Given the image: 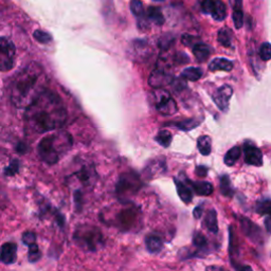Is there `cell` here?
I'll use <instances>...</instances> for the list:
<instances>
[{
    "mask_svg": "<svg viewBox=\"0 0 271 271\" xmlns=\"http://www.w3.org/2000/svg\"><path fill=\"white\" fill-rule=\"evenodd\" d=\"M232 94H233L232 88L228 85H224L222 87H219L213 95L212 97L213 101L220 110L227 112L229 108V101L231 97H232Z\"/></svg>",
    "mask_w": 271,
    "mask_h": 271,
    "instance_id": "cell-7",
    "label": "cell"
},
{
    "mask_svg": "<svg viewBox=\"0 0 271 271\" xmlns=\"http://www.w3.org/2000/svg\"><path fill=\"white\" fill-rule=\"evenodd\" d=\"M16 49L14 44L6 37H0V71H9L14 67Z\"/></svg>",
    "mask_w": 271,
    "mask_h": 271,
    "instance_id": "cell-5",
    "label": "cell"
},
{
    "mask_svg": "<svg viewBox=\"0 0 271 271\" xmlns=\"http://www.w3.org/2000/svg\"><path fill=\"white\" fill-rule=\"evenodd\" d=\"M0 260H2V258H0Z\"/></svg>",
    "mask_w": 271,
    "mask_h": 271,
    "instance_id": "cell-42",
    "label": "cell"
},
{
    "mask_svg": "<svg viewBox=\"0 0 271 271\" xmlns=\"http://www.w3.org/2000/svg\"><path fill=\"white\" fill-rule=\"evenodd\" d=\"M23 242L28 247L33 245V244H36V235H35V233L30 232V231H28V232L24 233V235H23Z\"/></svg>",
    "mask_w": 271,
    "mask_h": 271,
    "instance_id": "cell-34",
    "label": "cell"
},
{
    "mask_svg": "<svg viewBox=\"0 0 271 271\" xmlns=\"http://www.w3.org/2000/svg\"><path fill=\"white\" fill-rule=\"evenodd\" d=\"M18 170V162H16V160H15V162H13L11 165H10L7 170H6V174L7 175H14L16 172Z\"/></svg>",
    "mask_w": 271,
    "mask_h": 271,
    "instance_id": "cell-35",
    "label": "cell"
},
{
    "mask_svg": "<svg viewBox=\"0 0 271 271\" xmlns=\"http://www.w3.org/2000/svg\"><path fill=\"white\" fill-rule=\"evenodd\" d=\"M265 227H266V229H267V231H268V233H270L271 234V217H266V219H265Z\"/></svg>",
    "mask_w": 271,
    "mask_h": 271,
    "instance_id": "cell-40",
    "label": "cell"
},
{
    "mask_svg": "<svg viewBox=\"0 0 271 271\" xmlns=\"http://www.w3.org/2000/svg\"><path fill=\"white\" fill-rule=\"evenodd\" d=\"M33 37L38 43H42V44H48L52 39V36L48 32L43 31V30H36V31L33 33Z\"/></svg>",
    "mask_w": 271,
    "mask_h": 271,
    "instance_id": "cell-30",
    "label": "cell"
},
{
    "mask_svg": "<svg viewBox=\"0 0 271 271\" xmlns=\"http://www.w3.org/2000/svg\"><path fill=\"white\" fill-rule=\"evenodd\" d=\"M66 120L67 112L62 99L49 89L26 109L25 114L27 127L36 134L61 128Z\"/></svg>",
    "mask_w": 271,
    "mask_h": 271,
    "instance_id": "cell-1",
    "label": "cell"
},
{
    "mask_svg": "<svg viewBox=\"0 0 271 271\" xmlns=\"http://www.w3.org/2000/svg\"><path fill=\"white\" fill-rule=\"evenodd\" d=\"M29 260L31 263L37 262V260L41 259L42 257V252L41 250H39L37 244H33L31 246H29Z\"/></svg>",
    "mask_w": 271,
    "mask_h": 271,
    "instance_id": "cell-28",
    "label": "cell"
},
{
    "mask_svg": "<svg viewBox=\"0 0 271 271\" xmlns=\"http://www.w3.org/2000/svg\"><path fill=\"white\" fill-rule=\"evenodd\" d=\"M146 18L147 21L153 22L158 26H161L164 24L163 14L161 12V10L158 7H149L146 12Z\"/></svg>",
    "mask_w": 271,
    "mask_h": 271,
    "instance_id": "cell-15",
    "label": "cell"
},
{
    "mask_svg": "<svg viewBox=\"0 0 271 271\" xmlns=\"http://www.w3.org/2000/svg\"><path fill=\"white\" fill-rule=\"evenodd\" d=\"M195 192L200 196H209L213 193V186L208 182L191 183Z\"/></svg>",
    "mask_w": 271,
    "mask_h": 271,
    "instance_id": "cell-16",
    "label": "cell"
},
{
    "mask_svg": "<svg viewBox=\"0 0 271 271\" xmlns=\"http://www.w3.org/2000/svg\"><path fill=\"white\" fill-rule=\"evenodd\" d=\"M47 75L44 69L31 64L19 72L11 86V101L18 108L27 109L41 97L47 88Z\"/></svg>",
    "mask_w": 271,
    "mask_h": 271,
    "instance_id": "cell-2",
    "label": "cell"
},
{
    "mask_svg": "<svg viewBox=\"0 0 271 271\" xmlns=\"http://www.w3.org/2000/svg\"><path fill=\"white\" fill-rule=\"evenodd\" d=\"M203 210H204V208H203V206H198V207H196L195 209H194V212H193V215H194V217L195 218H200V217H202V215H203Z\"/></svg>",
    "mask_w": 271,
    "mask_h": 271,
    "instance_id": "cell-38",
    "label": "cell"
},
{
    "mask_svg": "<svg viewBox=\"0 0 271 271\" xmlns=\"http://www.w3.org/2000/svg\"><path fill=\"white\" fill-rule=\"evenodd\" d=\"M240 154L242 153H240V148L238 146H234L231 149H229L228 153L226 154V156L224 158L225 164L228 166H232L233 164H235L240 157Z\"/></svg>",
    "mask_w": 271,
    "mask_h": 271,
    "instance_id": "cell-22",
    "label": "cell"
},
{
    "mask_svg": "<svg viewBox=\"0 0 271 271\" xmlns=\"http://www.w3.org/2000/svg\"><path fill=\"white\" fill-rule=\"evenodd\" d=\"M75 244L86 251H97L103 244V235L98 228L83 225L76 228L73 234Z\"/></svg>",
    "mask_w": 271,
    "mask_h": 271,
    "instance_id": "cell-4",
    "label": "cell"
},
{
    "mask_svg": "<svg viewBox=\"0 0 271 271\" xmlns=\"http://www.w3.org/2000/svg\"><path fill=\"white\" fill-rule=\"evenodd\" d=\"M193 244L194 246H196L197 248L199 249H203V248H206L207 245H208V240L206 238V236L200 233V232H196L193 236Z\"/></svg>",
    "mask_w": 271,
    "mask_h": 271,
    "instance_id": "cell-33",
    "label": "cell"
},
{
    "mask_svg": "<svg viewBox=\"0 0 271 271\" xmlns=\"http://www.w3.org/2000/svg\"><path fill=\"white\" fill-rule=\"evenodd\" d=\"M157 98V104L156 108L160 114L164 116H173L177 113V104L166 92L160 90V92L156 95Z\"/></svg>",
    "mask_w": 271,
    "mask_h": 271,
    "instance_id": "cell-6",
    "label": "cell"
},
{
    "mask_svg": "<svg viewBox=\"0 0 271 271\" xmlns=\"http://www.w3.org/2000/svg\"><path fill=\"white\" fill-rule=\"evenodd\" d=\"M130 10H132V12L135 16H137V18H141L144 16V12H143V5L141 2H132L130 4Z\"/></svg>",
    "mask_w": 271,
    "mask_h": 271,
    "instance_id": "cell-32",
    "label": "cell"
},
{
    "mask_svg": "<svg viewBox=\"0 0 271 271\" xmlns=\"http://www.w3.org/2000/svg\"><path fill=\"white\" fill-rule=\"evenodd\" d=\"M245 161L249 165L260 166L263 164V154L260 149L253 145H245Z\"/></svg>",
    "mask_w": 271,
    "mask_h": 271,
    "instance_id": "cell-8",
    "label": "cell"
},
{
    "mask_svg": "<svg viewBox=\"0 0 271 271\" xmlns=\"http://www.w3.org/2000/svg\"><path fill=\"white\" fill-rule=\"evenodd\" d=\"M146 247L150 253H157L163 247L162 239L157 235H149L146 237Z\"/></svg>",
    "mask_w": 271,
    "mask_h": 271,
    "instance_id": "cell-17",
    "label": "cell"
},
{
    "mask_svg": "<svg viewBox=\"0 0 271 271\" xmlns=\"http://www.w3.org/2000/svg\"><path fill=\"white\" fill-rule=\"evenodd\" d=\"M210 14L212 15V17L217 22H222L226 18L227 15V8L226 5L219 0H216V2H213L212 8H211Z\"/></svg>",
    "mask_w": 271,
    "mask_h": 271,
    "instance_id": "cell-14",
    "label": "cell"
},
{
    "mask_svg": "<svg viewBox=\"0 0 271 271\" xmlns=\"http://www.w3.org/2000/svg\"><path fill=\"white\" fill-rule=\"evenodd\" d=\"M255 211L260 215H267L268 217H271V200L270 199L260 200V202L256 204Z\"/></svg>",
    "mask_w": 271,
    "mask_h": 271,
    "instance_id": "cell-26",
    "label": "cell"
},
{
    "mask_svg": "<svg viewBox=\"0 0 271 271\" xmlns=\"http://www.w3.org/2000/svg\"><path fill=\"white\" fill-rule=\"evenodd\" d=\"M239 271H253V269L251 268L250 266H244L239 269Z\"/></svg>",
    "mask_w": 271,
    "mask_h": 271,
    "instance_id": "cell-41",
    "label": "cell"
},
{
    "mask_svg": "<svg viewBox=\"0 0 271 271\" xmlns=\"http://www.w3.org/2000/svg\"><path fill=\"white\" fill-rule=\"evenodd\" d=\"M203 76V70L198 67H189L186 68L182 72V77L188 79V81H198Z\"/></svg>",
    "mask_w": 271,
    "mask_h": 271,
    "instance_id": "cell-20",
    "label": "cell"
},
{
    "mask_svg": "<svg viewBox=\"0 0 271 271\" xmlns=\"http://www.w3.org/2000/svg\"><path fill=\"white\" fill-rule=\"evenodd\" d=\"M209 69L211 71H231L233 69V63L227 58L218 57L214 58L209 65Z\"/></svg>",
    "mask_w": 271,
    "mask_h": 271,
    "instance_id": "cell-12",
    "label": "cell"
},
{
    "mask_svg": "<svg viewBox=\"0 0 271 271\" xmlns=\"http://www.w3.org/2000/svg\"><path fill=\"white\" fill-rule=\"evenodd\" d=\"M205 226L207 229L212 233L218 232V224H217V213L215 210H211L208 212L206 219H205Z\"/></svg>",
    "mask_w": 271,
    "mask_h": 271,
    "instance_id": "cell-19",
    "label": "cell"
},
{
    "mask_svg": "<svg viewBox=\"0 0 271 271\" xmlns=\"http://www.w3.org/2000/svg\"><path fill=\"white\" fill-rule=\"evenodd\" d=\"M172 81L170 75L166 74L163 70H155L148 78V84L154 88H160Z\"/></svg>",
    "mask_w": 271,
    "mask_h": 271,
    "instance_id": "cell-11",
    "label": "cell"
},
{
    "mask_svg": "<svg viewBox=\"0 0 271 271\" xmlns=\"http://www.w3.org/2000/svg\"><path fill=\"white\" fill-rule=\"evenodd\" d=\"M240 226L244 231V233L250 238L254 240V242H260L262 240V232H260L259 227H257L255 224H253L251 220L247 218H242L240 219Z\"/></svg>",
    "mask_w": 271,
    "mask_h": 271,
    "instance_id": "cell-9",
    "label": "cell"
},
{
    "mask_svg": "<svg viewBox=\"0 0 271 271\" xmlns=\"http://www.w3.org/2000/svg\"><path fill=\"white\" fill-rule=\"evenodd\" d=\"M172 140H173L172 134H170L168 130H165V129L160 130L156 137V141L162 147H168L169 144L172 143Z\"/></svg>",
    "mask_w": 271,
    "mask_h": 271,
    "instance_id": "cell-24",
    "label": "cell"
},
{
    "mask_svg": "<svg viewBox=\"0 0 271 271\" xmlns=\"http://www.w3.org/2000/svg\"><path fill=\"white\" fill-rule=\"evenodd\" d=\"M193 54L196 57V59L200 63L206 62V59H208V57L211 54L210 48L205 45V44H196L193 47Z\"/></svg>",
    "mask_w": 271,
    "mask_h": 271,
    "instance_id": "cell-18",
    "label": "cell"
},
{
    "mask_svg": "<svg viewBox=\"0 0 271 271\" xmlns=\"http://www.w3.org/2000/svg\"><path fill=\"white\" fill-rule=\"evenodd\" d=\"M217 41L218 43L224 46V47H230L231 46V42H232V36H231V32L230 30L227 28L220 29L218 31V35H217Z\"/></svg>",
    "mask_w": 271,
    "mask_h": 271,
    "instance_id": "cell-25",
    "label": "cell"
},
{
    "mask_svg": "<svg viewBox=\"0 0 271 271\" xmlns=\"http://www.w3.org/2000/svg\"><path fill=\"white\" fill-rule=\"evenodd\" d=\"M206 271H227L225 268L220 266H209Z\"/></svg>",
    "mask_w": 271,
    "mask_h": 271,
    "instance_id": "cell-39",
    "label": "cell"
},
{
    "mask_svg": "<svg viewBox=\"0 0 271 271\" xmlns=\"http://www.w3.org/2000/svg\"><path fill=\"white\" fill-rule=\"evenodd\" d=\"M174 183L176 185V190L177 193L180 197V199L183 200L185 204H190L193 199V194L192 191L190 190L189 187H187L183 182H180L178 179H174Z\"/></svg>",
    "mask_w": 271,
    "mask_h": 271,
    "instance_id": "cell-13",
    "label": "cell"
},
{
    "mask_svg": "<svg viewBox=\"0 0 271 271\" xmlns=\"http://www.w3.org/2000/svg\"><path fill=\"white\" fill-rule=\"evenodd\" d=\"M259 57L263 61H270L271 59V44L264 43L259 47Z\"/></svg>",
    "mask_w": 271,
    "mask_h": 271,
    "instance_id": "cell-31",
    "label": "cell"
},
{
    "mask_svg": "<svg viewBox=\"0 0 271 271\" xmlns=\"http://www.w3.org/2000/svg\"><path fill=\"white\" fill-rule=\"evenodd\" d=\"M212 4H213V2H211V0H206V2H204V3L202 4V10H203V12L206 13V14H210L211 8H212Z\"/></svg>",
    "mask_w": 271,
    "mask_h": 271,
    "instance_id": "cell-36",
    "label": "cell"
},
{
    "mask_svg": "<svg viewBox=\"0 0 271 271\" xmlns=\"http://www.w3.org/2000/svg\"><path fill=\"white\" fill-rule=\"evenodd\" d=\"M232 19H233V23H234V26H235L236 29H240L243 27V25H244V14H243L242 9H240L239 7L234 8V11H233V14H232Z\"/></svg>",
    "mask_w": 271,
    "mask_h": 271,
    "instance_id": "cell-29",
    "label": "cell"
},
{
    "mask_svg": "<svg viewBox=\"0 0 271 271\" xmlns=\"http://www.w3.org/2000/svg\"><path fill=\"white\" fill-rule=\"evenodd\" d=\"M0 258L2 262L10 265L15 263L17 258V246L14 243H6L0 250Z\"/></svg>",
    "mask_w": 271,
    "mask_h": 271,
    "instance_id": "cell-10",
    "label": "cell"
},
{
    "mask_svg": "<svg viewBox=\"0 0 271 271\" xmlns=\"http://www.w3.org/2000/svg\"><path fill=\"white\" fill-rule=\"evenodd\" d=\"M198 150L203 156H208L212 150V143H211V138L208 136H202L197 140Z\"/></svg>",
    "mask_w": 271,
    "mask_h": 271,
    "instance_id": "cell-21",
    "label": "cell"
},
{
    "mask_svg": "<svg viewBox=\"0 0 271 271\" xmlns=\"http://www.w3.org/2000/svg\"><path fill=\"white\" fill-rule=\"evenodd\" d=\"M200 123H202V120H198V119H188V120H184V121H182V122L173 123V125L176 126L180 130H185V132H189V130H191V129L196 128Z\"/></svg>",
    "mask_w": 271,
    "mask_h": 271,
    "instance_id": "cell-23",
    "label": "cell"
},
{
    "mask_svg": "<svg viewBox=\"0 0 271 271\" xmlns=\"http://www.w3.org/2000/svg\"><path fill=\"white\" fill-rule=\"evenodd\" d=\"M220 191L224 196L230 197L233 195V189L231 187V182L227 175L222 176L220 178Z\"/></svg>",
    "mask_w": 271,
    "mask_h": 271,
    "instance_id": "cell-27",
    "label": "cell"
},
{
    "mask_svg": "<svg viewBox=\"0 0 271 271\" xmlns=\"http://www.w3.org/2000/svg\"><path fill=\"white\" fill-rule=\"evenodd\" d=\"M195 173L197 176L199 177H206L207 174H208V167L204 166V165H200V166H197L196 167V170Z\"/></svg>",
    "mask_w": 271,
    "mask_h": 271,
    "instance_id": "cell-37",
    "label": "cell"
},
{
    "mask_svg": "<svg viewBox=\"0 0 271 271\" xmlns=\"http://www.w3.org/2000/svg\"><path fill=\"white\" fill-rule=\"evenodd\" d=\"M72 146V137L66 132L55 133L41 140L38 144V156L44 162L54 164Z\"/></svg>",
    "mask_w": 271,
    "mask_h": 271,
    "instance_id": "cell-3",
    "label": "cell"
}]
</instances>
